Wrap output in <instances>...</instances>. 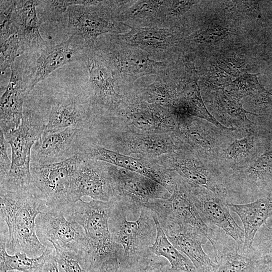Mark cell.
<instances>
[{
    "mask_svg": "<svg viewBox=\"0 0 272 272\" xmlns=\"http://www.w3.org/2000/svg\"><path fill=\"white\" fill-rule=\"evenodd\" d=\"M1 223L7 226L6 249L33 257L46 247L39 239L36 219L48 208L32 192H17L0 188Z\"/></svg>",
    "mask_w": 272,
    "mask_h": 272,
    "instance_id": "6da1fadb",
    "label": "cell"
},
{
    "mask_svg": "<svg viewBox=\"0 0 272 272\" xmlns=\"http://www.w3.org/2000/svg\"><path fill=\"white\" fill-rule=\"evenodd\" d=\"M114 201L82 199L63 208L66 219L73 221L84 229L89 246V255L92 269H98L101 264L114 254L120 259L123 254L121 246L112 239L109 220Z\"/></svg>",
    "mask_w": 272,
    "mask_h": 272,
    "instance_id": "7a4b0ae2",
    "label": "cell"
},
{
    "mask_svg": "<svg viewBox=\"0 0 272 272\" xmlns=\"http://www.w3.org/2000/svg\"><path fill=\"white\" fill-rule=\"evenodd\" d=\"M114 201L109 226L113 240L123 249L119 260L120 270H134L155 240L157 229L153 213L143 207L137 220L128 221L124 206L120 201Z\"/></svg>",
    "mask_w": 272,
    "mask_h": 272,
    "instance_id": "3957f363",
    "label": "cell"
},
{
    "mask_svg": "<svg viewBox=\"0 0 272 272\" xmlns=\"http://www.w3.org/2000/svg\"><path fill=\"white\" fill-rule=\"evenodd\" d=\"M45 125L42 118L25 112L20 126L4 135L11 149L12 158L10 171L0 181L1 189L34 192L30 171L31 151L35 143L41 138Z\"/></svg>",
    "mask_w": 272,
    "mask_h": 272,
    "instance_id": "277c9868",
    "label": "cell"
},
{
    "mask_svg": "<svg viewBox=\"0 0 272 272\" xmlns=\"http://www.w3.org/2000/svg\"><path fill=\"white\" fill-rule=\"evenodd\" d=\"M85 160L78 153L61 162L49 164L31 163L30 171L34 195L48 209L61 210L73 204L71 190L78 167Z\"/></svg>",
    "mask_w": 272,
    "mask_h": 272,
    "instance_id": "5b68a950",
    "label": "cell"
},
{
    "mask_svg": "<svg viewBox=\"0 0 272 272\" xmlns=\"http://www.w3.org/2000/svg\"><path fill=\"white\" fill-rule=\"evenodd\" d=\"M36 229L39 239L46 247L51 245L55 249L75 253L90 262L84 229L77 222L67 220L61 210L48 209L41 212L36 219Z\"/></svg>",
    "mask_w": 272,
    "mask_h": 272,
    "instance_id": "8992f818",
    "label": "cell"
},
{
    "mask_svg": "<svg viewBox=\"0 0 272 272\" xmlns=\"http://www.w3.org/2000/svg\"><path fill=\"white\" fill-rule=\"evenodd\" d=\"M107 163L113 181L116 199L125 207L128 215L137 217L143 205L158 199H168L171 193L155 181L138 173Z\"/></svg>",
    "mask_w": 272,
    "mask_h": 272,
    "instance_id": "52a82bcc",
    "label": "cell"
},
{
    "mask_svg": "<svg viewBox=\"0 0 272 272\" xmlns=\"http://www.w3.org/2000/svg\"><path fill=\"white\" fill-rule=\"evenodd\" d=\"M157 216L160 225L176 224L189 226L202 233L210 241L215 228L207 225L199 215L191 196L188 183L180 177L171 196L143 205Z\"/></svg>",
    "mask_w": 272,
    "mask_h": 272,
    "instance_id": "ba28073f",
    "label": "cell"
},
{
    "mask_svg": "<svg viewBox=\"0 0 272 272\" xmlns=\"http://www.w3.org/2000/svg\"><path fill=\"white\" fill-rule=\"evenodd\" d=\"M85 160L104 162L145 176L165 187L171 194L179 176L153 160L136 158L98 146L86 139L79 152Z\"/></svg>",
    "mask_w": 272,
    "mask_h": 272,
    "instance_id": "9c48e42d",
    "label": "cell"
},
{
    "mask_svg": "<svg viewBox=\"0 0 272 272\" xmlns=\"http://www.w3.org/2000/svg\"><path fill=\"white\" fill-rule=\"evenodd\" d=\"M75 36L54 44L48 42L34 52L36 58L26 66L23 62V79L28 95L37 84L55 70L71 62L83 60L87 48H72Z\"/></svg>",
    "mask_w": 272,
    "mask_h": 272,
    "instance_id": "30bf717a",
    "label": "cell"
},
{
    "mask_svg": "<svg viewBox=\"0 0 272 272\" xmlns=\"http://www.w3.org/2000/svg\"><path fill=\"white\" fill-rule=\"evenodd\" d=\"M189 186L192 201L203 222L221 229L237 243L243 244L244 231L230 213L226 194Z\"/></svg>",
    "mask_w": 272,
    "mask_h": 272,
    "instance_id": "8fae6325",
    "label": "cell"
},
{
    "mask_svg": "<svg viewBox=\"0 0 272 272\" xmlns=\"http://www.w3.org/2000/svg\"><path fill=\"white\" fill-rule=\"evenodd\" d=\"M85 196L98 201L115 200V191L106 162L84 160L78 167L71 190L73 203Z\"/></svg>",
    "mask_w": 272,
    "mask_h": 272,
    "instance_id": "7c38bea8",
    "label": "cell"
},
{
    "mask_svg": "<svg viewBox=\"0 0 272 272\" xmlns=\"http://www.w3.org/2000/svg\"><path fill=\"white\" fill-rule=\"evenodd\" d=\"M84 130L76 127L42 136L33 146L31 163L53 164L79 153L86 139Z\"/></svg>",
    "mask_w": 272,
    "mask_h": 272,
    "instance_id": "4fadbf2b",
    "label": "cell"
},
{
    "mask_svg": "<svg viewBox=\"0 0 272 272\" xmlns=\"http://www.w3.org/2000/svg\"><path fill=\"white\" fill-rule=\"evenodd\" d=\"M98 5V4H97ZM72 5L67 10V31L71 36H79L87 48H96L100 35L116 32L113 21L97 5Z\"/></svg>",
    "mask_w": 272,
    "mask_h": 272,
    "instance_id": "5bb4252c",
    "label": "cell"
},
{
    "mask_svg": "<svg viewBox=\"0 0 272 272\" xmlns=\"http://www.w3.org/2000/svg\"><path fill=\"white\" fill-rule=\"evenodd\" d=\"M211 245L216 265L210 272H263L266 267L261 260L243 252L242 244L221 229Z\"/></svg>",
    "mask_w": 272,
    "mask_h": 272,
    "instance_id": "9a60e30c",
    "label": "cell"
},
{
    "mask_svg": "<svg viewBox=\"0 0 272 272\" xmlns=\"http://www.w3.org/2000/svg\"><path fill=\"white\" fill-rule=\"evenodd\" d=\"M11 77L1 98V130L6 135L21 124L23 106L27 94L23 79V63L18 59L11 65Z\"/></svg>",
    "mask_w": 272,
    "mask_h": 272,
    "instance_id": "2e32d148",
    "label": "cell"
},
{
    "mask_svg": "<svg viewBox=\"0 0 272 272\" xmlns=\"http://www.w3.org/2000/svg\"><path fill=\"white\" fill-rule=\"evenodd\" d=\"M173 245L193 263L197 272H210L215 266L206 253L202 245L209 241L199 230L191 227L176 224L160 225Z\"/></svg>",
    "mask_w": 272,
    "mask_h": 272,
    "instance_id": "e0dca14e",
    "label": "cell"
},
{
    "mask_svg": "<svg viewBox=\"0 0 272 272\" xmlns=\"http://www.w3.org/2000/svg\"><path fill=\"white\" fill-rule=\"evenodd\" d=\"M115 149L122 154H137L144 158L154 159L176 150L169 132L138 133L124 131L115 137Z\"/></svg>",
    "mask_w": 272,
    "mask_h": 272,
    "instance_id": "ac0fdd59",
    "label": "cell"
},
{
    "mask_svg": "<svg viewBox=\"0 0 272 272\" xmlns=\"http://www.w3.org/2000/svg\"><path fill=\"white\" fill-rule=\"evenodd\" d=\"M154 160L163 168L176 172L191 186L226 194L222 183L217 176L208 173L191 159L171 153Z\"/></svg>",
    "mask_w": 272,
    "mask_h": 272,
    "instance_id": "d6986e66",
    "label": "cell"
},
{
    "mask_svg": "<svg viewBox=\"0 0 272 272\" xmlns=\"http://www.w3.org/2000/svg\"><path fill=\"white\" fill-rule=\"evenodd\" d=\"M93 50L87 48L83 60L88 70L93 97L98 104L111 109L120 102V96L114 89L111 72Z\"/></svg>",
    "mask_w": 272,
    "mask_h": 272,
    "instance_id": "ffe728a7",
    "label": "cell"
},
{
    "mask_svg": "<svg viewBox=\"0 0 272 272\" xmlns=\"http://www.w3.org/2000/svg\"><path fill=\"white\" fill-rule=\"evenodd\" d=\"M228 204L230 209L238 216L242 222L244 241L241 250L249 253L257 232L272 216V191L249 202Z\"/></svg>",
    "mask_w": 272,
    "mask_h": 272,
    "instance_id": "44dd1931",
    "label": "cell"
},
{
    "mask_svg": "<svg viewBox=\"0 0 272 272\" xmlns=\"http://www.w3.org/2000/svg\"><path fill=\"white\" fill-rule=\"evenodd\" d=\"M15 26L24 53H34L47 43L39 32L37 1H16Z\"/></svg>",
    "mask_w": 272,
    "mask_h": 272,
    "instance_id": "7402d4cb",
    "label": "cell"
},
{
    "mask_svg": "<svg viewBox=\"0 0 272 272\" xmlns=\"http://www.w3.org/2000/svg\"><path fill=\"white\" fill-rule=\"evenodd\" d=\"M125 122L128 131L142 133L169 132L176 125L172 116L153 105L130 109Z\"/></svg>",
    "mask_w": 272,
    "mask_h": 272,
    "instance_id": "603a6c76",
    "label": "cell"
},
{
    "mask_svg": "<svg viewBox=\"0 0 272 272\" xmlns=\"http://www.w3.org/2000/svg\"><path fill=\"white\" fill-rule=\"evenodd\" d=\"M87 114L79 102L66 99L53 102L42 136L63 130L70 127L85 129L89 123Z\"/></svg>",
    "mask_w": 272,
    "mask_h": 272,
    "instance_id": "cb8c5ba5",
    "label": "cell"
},
{
    "mask_svg": "<svg viewBox=\"0 0 272 272\" xmlns=\"http://www.w3.org/2000/svg\"><path fill=\"white\" fill-rule=\"evenodd\" d=\"M107 59L122 74L135 79L155 73L161 64L149 58V55L139 50L125 51H110L106 53Z\"/></svg>",
    "mask_w": 272,
    "mask_h": 272,
    "instance_id": "d4e9b609",
    "label": "cell"
},
{
    "mask_svg": "<svg viewBox=\"0 0 272 272\" xmlns=\"http://www.w3.org/2000/svg\"><path fill=\"white\" fill-rule=\"evenodd\" d=\"M6 242L7 232L5 228L1 227L0 272H42L46 260L54 252L53 246L49 245L42 254L37 257H29L21 252L10 255L6 249Z\"/></svg>",
    "mask_w": 272,
    "mask_h": 272,
    "instance_id": "484cf974",
    "label": "cell"
},
{
    "mask_svg": "<svg viewBox=\"0 0 272 272\" xmlns=\"http://www.w3.org/2000/svg\"><path fill=\"white\" fill-rule=\"evenodd\" d=\"M153 218L157 229V235L150 251L157 256L166 258L170 264L167 272H197L191 261L176 249L167 238L156 215Z\"/></svg>",
    "mask_w": 272,
    "mask_h": 272,
    "instance_id": "4316f807",
    "label": "cell"
},
{
    "mask_svg": "<svg viewBox=\"0 0 272 272\" xmlns=\"http://www.w3.org/2000/svg\"><path fill=\"white\" fill-rule=\"evenodd\" d=\"M100 3L97 1H37V11L40 26L43 23H62L67 20V10L72 5L91 6Z\"/></svg>",
    "mask_w": 272,
    "mask_h": 272,
    "instance_id": "83f0119b",
    "label": "cell"
},
{
    "mask_svg": "<svg viewBox=\"0 0 272 272\" xmlns=\"http://www.w3.org/2000/svg\"><path fill=\"white\" fill-rule=\"evenodd\" d=\"M170 33L168 30L157 27L137 28L131 27V30L122 36L131 44L152 49H164L168 45Z\"/></svg>",
    "mask_w": 272,
    "mask_h": 272,
    "instance_id": "f1b7e54d",
    "label": "cell"
},
{
    "mask_svg": "<svg viewBox=\"0 0 272 272\" xmlns=\"http://www.w3.org/2000/svg\"><path fill=\"white\" fill-rule=\"evenodd\" d=\"M228 86L229 90L227 91L237 99L240 100L245 97L252 96L261 104L268 92L259 82L256 74H244L232 81Z\"/></svg>",
    "mask_w": 272,
    "mask_h": 272,
    "instance_id": "f546056e",
    "label": "cell"
},
{
    "mask_svg": "<svg viewBox=\"0 0 272 272\" xmlns=\"http://www.w3.org/2000/svg\"><path fill=\"white\" fill-rule=\"evenodd\" d=\"M251 252L267 266H272V216L257 232Z\"/></svg>",
    "mask_w": 272,
    "mask_h": 272,
    "instance_id": "4dcf8cb0",
    "label": "cell"
},
{
    "mask_svg": "<svg viewBox=\"0 0 272 272\" xmlns=\"http://www.w3.org/2000/svg\"><path fill=\"white\" fill-rule=\"evenodd\" d=\"M185 115L188 117V115L196 116L201 118L214 123L216 126L224 128L216 119L210 113L205 105L204 104L199 92V90L196 79L186 96V101L185 102Z\"/></svg>",
    "mask_w": 272,
    "mask_h": 272,
    "instance_id": "1f68e13d",
    "label": "cell"
},
{
    "mask_svg": "<svg viewBox=\"0 0 272 272\" xmlns=\"http://www.w3.org/2000/svg\"><path fill=\"white\" fill-rule=\"evenodd\" d=\"M218 93V104L222 112L225 113L230 118L249 124L251 121L247 118L246 114L250 113L258 115L251 112L246 111L243 107L240 100L232 96L227 90L220 89Z\"/></svg>",
    "mask_w": 272,
    "mask_h": 272,
    "instance_id": "d6a6232c",
    "label": "cell"
},
{
    "mask_svg": "<svg viewBox=\"0 0 272 272\" xmlns=\"http://www.w3.org/2000/svg\"><path fill=\"white\" fill-rule=\"evenodd\" d=\"M55 258L65 272H89L92 269L88 259L79 255L59 249H55Z\"/></svg>",
    "mask_w": 272,
    "mask_h": 272,
    "instance_id": "836d02e7",
    "label": "cell"
},
{
    "mask_svg": "<svg viewBox=\"0 0 272 272\" xmlns=\"http://www.w3.org/2000/svg\"><path fill=\"white\" fill-rule=\"evenodd\" d=\"M24 53L17 34L11 36L3 43L0 48V71L1 73L10 67Z\"/></svg>",
    "mask_w": 272,
    "mask_h": 272,
    "instance_id": "e575fe53",
    "label": "cell"
},
{
    "mask_svg": "<svg viewBox=\"0 0 272 272\" xmlns=\"http://www.w3.org/2000/svg\"><path fill=\"white\" fill-rule=\"evenodd\" d=\"M16 1H1V43L16 34L15 26V10Z\"/></svg>",
    "mask_w": 272,
    "mask_h": 272,
    "instance_id": "d590c367",
    "label": "cell"
},
{
    "mask_svg": "<svg viewBox=\"0 0 272 272\" xmlns=\"http://www.w3.org/2000/svg\"><path fill=\"white\" fill-rule=\"evenodd\" d=\"M150 250L140 259L136 272H161L167 262Z\"/></svg>",
    "mask_w": 272,
    "mask_h": 272,
    "instance_id": "8d00e7d4",
    "label": "cell"
},
{
    "mask_svg": "<svg viewBox=\"0 0 272 272\" xmlns=\"http://www.w3.org/2000/svg\"><path fill=\"white\" fill-rule=\"evenodd\" d=\"M252 143V140L247 138L235 141L226 150L228 158L237 160L245 157L253 147Z\"/></svg>",
    "mask_w": 272,
    "mask_h": 272,
    "instance_id": "74e56055",
    "label": "cell"
},
{
    "mask_svg": "<svg viewBox=\"0 0 272 272\" xmlns=\"http://www.w3.org/2000/svg\"><path fill=\"white\" fill-rule=\"evenodd\" d=\"M9 144L1 130L0 132V180L4 179L9 173L11 166V160L10 159L8 154Z\"/></svg>",
    "mask_w": 272,
    "mask_h": 272,
    "instance_id": "f35d334b",
    "label": "cell"
},
{
    "mask_svg": "<svg viewBox=\"0 0 272 272\" xmlns=\"http://www.w3.org/2000/svg\"><path fill=\"white\" fill-rule=\"evenodd\" d=\"M231 76L226 73L220 67L214 69L209 74L208 80L209 83L217 90L223 89L228 86L232 81Z\"/></svg>",
    "mask_w": 272,
    "mask_h": 272,
    "instance_id": "ab89813d",
    "label": "cell"
},
{
    "mask_svg": "<svg viewBox=\"0 0 272 272\" xmlns=\"http://www.w3.org/2000/svg\"><path fill=\"white\" fill-rule=\"evenodd\" d=\"M219 64V67L231 76L237 78L245 74L243 64L238 59L231 57L222 58L220 60Z\"/></svg>",
    "mask_w": 272,
    "mask_h": 272,
    "instance_id": "60d3db41",
    "label": "cell"
},
{
    "mask_svg": "<svg viewBox=\"0 0 272 272\" xmlns=\"http://www.w3.org/2000/svg\"><path fill=\"white\" fill-rule=\"evenodd\" d=\"M226 31L222 28L213 27L198 34V38L206 42H215L225 36Z\"/></svg>",
    "mask_w": 272,
    "mask_h": 272,
    "instance_id": "b9f144b4",
    "label": "cell"
},
{
    "mask_svg": "<svg viewBox=\"0 0 272 272\" xmlns=\"http://www.w3.org/2000/svg\"><path fill=\"white\" fill-rule=\"evenodd\" d=\"M98 269L100 272H121L118 255L111 256L101 264Z\"/></svg>",
    "mask_w": 272,
    "mask_h": 272,
    "instance_id": "7bdbcfd3",
    "label": "cell"
},
{
    "mask_svg": "<svg viewBox=\"0 0 272 272\" xmlns=\"http://www.w3.org/2000/svg\"><path fill=\"white\" fill-rule=\"evenodd\" d=\"M172 7V13L179 14L187 11L195 4V1H174Z\"/></svg>",
    "mask_w": 272,
    "mask_h": 272,
    "instance_id": "ee69618b",
    "label": "cell"
},
{
    "mask_svg": "<svg viewBox=\"0 0 272 272\" xmlns=\"http://www.w3.org/2000/svg\"><path fill=\"white\" fill-rule=\"evenodd\" d=\"M55 252L52 253L47 259L44 265L42 272H59L58 264L54 257Z\"/></svg>",
    "mask_w": 272,
    "mask_h": 272,
    "instance_id": "f6af8a7d",
    "label": "cell"
},
{
    "mask_svg": "<svg viewBox=\"0 0 272 272\" xmlns=\"http://www.w3.org/2000/svg\"><path fill=\"white\" fill-rule=\"evenodd\" d=\"M266 122L269 128L272 131V115L266 120Z\"/></svg>",
    "mask_w": 272,
    "mask_h": 272,
    "instance_id": "bcb514c9",
    "label": "cell"
},
{
    "mask_svg": "<svg viewBox=\"0 0 272 272\" xmlns=\"http://www.w3.org/2000/svg\"><path fill=\"white\" fill-rule=\"evenodd\" d=\"M263 272H272V266L267 267Z\"/></svg>",
    "mask_w": 272,
    "mask_h": 272,
    "instance_id": "7dc6e473",
    "label": "cell"
},
{
    "mask_svg": "<svg viewBox=\"0 0 272 272\" xmlns=\"http://www.w3.org/2000/svg\"><path fill=\"white\" fill-rule=\"evenodd\" d=\"M7 272H14V271H7Z\"/></svg>",
    "mask_w": 272,
    "mask_h": 272,
    "instance_id": "c3c4849f",
    "label": "cell"
}]
</instances>
